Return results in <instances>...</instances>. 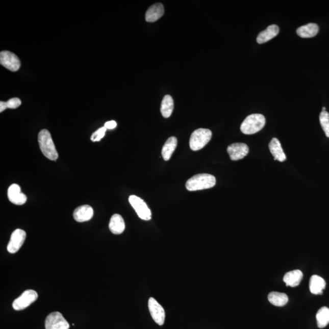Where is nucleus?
<instances>
[{"label":"nucleus","mask_w":329,"mask_h":329,"mask_svg":"<svg viewBox=\"0 0 329 329\" xmlns=\"http://www.w3.org/2000/svg\"><path fill=\"white\" fill-rule=\"evenodd\" d=\"M216 184V179L210 174H198L194 175L187 181L186 189L190 192L211 189Z\"/></svg>","instance_id":"obj_1"},{"label":"nucleus","mask_w":329,"mask_h":329,"mask_svg":"<svg viewBox=\"0 0 329 329\" xmlns=\"http://www.w3.org/2000/svg\"><path fill=\"white\" fill-rule=\"evenodd\" d=\"M38 142L40 150L43 155L51 161H56L58 159V153L53 142L51 134L46 130L40 132Z\"/></svg>","instance_id":"obj_2"},{"label":"nucleus","mask_w":329,"mask_h":329,"mask_svg":"<svg viewBox=\"0 0 329 329\" xmlns=\"http://www.w3.org/2000/svg\"><path fill=\"white\" fill-rule=\"evenodd\" d=\"M265 123V118L263 115L259 114L250 115L247 116L241 123L240 130L244 134H255L263 129Z\"/></svg>","instance_id":"obj_3"},{"label":"nucleus","mask_w":329,"mask_h":329,"mask_svg":"<svg viewBox=\"0 0 329 329\" xmlns=\"http://www.w3.org/2000/svg\"><path fill=\"white\" fill-rule=\"evenodd\" d=\"M212 131L208 129L200 128L193 132L191 135L190 147L193 151H199L205 147L211 140Z\"/></svg>","instance_id":"obj_4"},{"label":"nucleus","mask_w":329,"mask_h":329,"mask_svg":"<svg viewBox=\"0 0 329 329\" xmlns=\"http://www.w3.org/2000/svg\"><path fill=\"white\" fill-rule=\"evenodd\" d=\"M129 202L140 218L145 221H149L151 219V210L140 197L131 195L129 197Z\"/></svg>","instance_id":"obj_5"},{"label":"nucleus","mask_w":329,"mask_h":329,"mask_svg":"<svg viewBox=\"0 0 329 329\" xmlns=\"http://www.w3.org/2000/svg\"><path fill=\"white\" fill-rule=\"evenodd\" d=\"M37 298H38V294L36 291L28 290L24 291L20 296L14 300L12 303V307L14 310L20 311L32 305Z\"/></svg>","instance_id":"obj_6"},{"label":"nucleus","mask_w":329,"mask_h":329,"mask_svg":"<svg viewBox=\"0 0 329 329\" xmlns=\"http://www.w3.org/2000/svg\"><path fill=\"white\" fill-rule=\"evenodd\" d=\"M70 324L60 312H55L47 316L45 329H68Z\"/></svg>","instance_id":"obj_7"},{"label":"nucleus","mask_w":329,"mask_h":329,"mask_svg":"<svg viewBox=\"0 0 329 329\" xmlns=\"http://www.w3.org/2000/svg\"><path fill=\"white\" fill-rule=\"evenodd\" d=\"M0 64L11 71H17L21 66L19 58L14 53L9 51L0 53Z\"/></svg>","instance_id":"obj_8"},{"label":"nucleus","mask_w":329,"mask_h":329,"mask_svg":"<svg viewBox=\"0 0 329 329\" xmlns=\"http://www.w3.org/2000/svg\"><path fill=\"white\" fill-rule=\"evenodd\" d=\"M148 309L153 320L159 325L164 324L165 320V310L153 297H150L148 300Z\"/></svg>","instance_id":"obj_9"},{"label":"nucleus","mask_w":329,"mask_h":329,"mask_svg":"<svg viewBox=\"0 0 329 329\" xmlns=\"http://www.w3.org/2000/svg\"><path fill=\"white\" fill-rule=\"evenodd\" d=\"M27 234L25 231L20 229H17L12 233L10 241L8 243L7 249L9 253L14 254L18 251L20 247L23 246Z\"/></svg>","instance_id":"obj_10"},{"label":"nucleus","mask_w":329,"mask_h":329,"mask_svg":"<svg viewBox=\"0 0 329 329\" xmlns=\"http://www.w3.org/2000/svg\"><path fill=\"white\" fill-rule=\"evenodd\" d=\"M227 151L232 161H239L248 155L249 147L245 143H233L227 147Z\"/></svg>","instance_id":"obj_11"},{"label":"nucleus","mask_w":329,"mask_h":329,"mask_svg":"<svg viewBox=\"0 0 329 329\" xmlns=\"http://www.w3.org/2000/svg\"><path fill=\"white\" fill-rule=\"evenodd\" d=\"M9 200L15 205L21 206L27 202V197L21 192L20 187L16 184H12L8 190Z\"/></svg>","instance_id":"obj_12"},{"label":"nucleus","mask_w":329,"mask_h":329,"mask_svg":"<svg viewBox=\"0 0 329 329\" xmlns=\"http://www.w3.org/2000/svg\"><path fill=\"white\" fill-rule=\"evenodd\" d=\"M93 216V210L89 205H84L78 207L74 210L73 218L75 221L83 222L90 220Z\"/></svg>","instance_id":"obj_13"},{"label":"nucleus","mask_w":329,"mask_h":329,"mask_svg":"<svg viewBox=\"0 0 329 329\" xmlns=\"http://www.w3.org/2000/svg\"><path fill=\"white\" fill-rule=\"evenodd\" d=\"M269 151L274 156V161L284 162L287 157L282 148L281 142L276 138H273L269 143Z\"/></svg>","instance_id":"obj_14"},{"label":"nucleus","mask_w":329,"mask_h":329,"mask_svg":"<svg viewBox=\"0 0 329 329\" xmlns=\"http://www.w3.org/2000/svg\"><path fill=\"white\" fill-rule=\"evenodd\" d=\"M280 33V28L277 25L272 24L269 26L264 31H262L257 37V42L259 44H262L269 41V40L274 38Z\"/></svg>","instance_id":"obj_15"},{"label":"nucleus","mask_w":329,"mask_h":329,"mask_svg":"<svg viewBox=\"0 0 329 329\" xmlns=\"http://www.w3.org/2000/svg\"><path fill=\"white\" fill-rule=\"evenodd\" d=\"M164 8L161 3H156L149 7L145 15L146 20L148 22H155L164 14Z\"/></svg>","instance_id":"obj_16"},{"label":"nucleus","mask_w":329,"mask_h":329,"mask_svg":"<svg viewBox=\"0 0 329 329\" xmlns=\"http://www.w3.org/2000/svg\"><path fill=\"white\" fill-rule=\"evenodd\" d=\"M109 227L110 231L114 234L123 233L125 230V222L123 217L119 214L113 215L110 220Z\"/></svg>","instance_id":"obj_17"},{"label":"nucleus","mask_w":329,"mask_h":329,"mask_svg":"<svg viewBox=\"0 0 329 329\" xmlns=\"http://www.w3.org/2000/svg\"><path fill=\"white\" fill-rule=\"evenodd\" d=\"M319 27L316 23H309L300 27L297 30V35L302 38H311L317 35Z\"/></svg>","instance_id":"obj_18"},{"label":"nucleus","mask_w":329,"mask_h":329,"mask_svg":"<svg viewBox=\"0 0 329 329\" xmlns=\"http://www.w3.org/2000/svg\"><path fill=\"white\" fill-rule=\"evenodd\" d=\"M325 281L324 279L317 275H313L310 278L309 288L310 292L314 294H322L325 288Z\"/></svg>","instance_id":"obj_19"},{"label":"nucleus","mask_w":329,"mask_h":329,"mask_svg":"<svg viewBox=\"0 0 329 329\" xmlns=\"http://www.w3.org/2000/svg\"><path fill=\"white\" fill-rule=\"evenodd\" d=\"M303 278V274L301 271L294 270L287 272L284 277V281L287 286L295 287L298 286Z\"/></svg>","instance_id":"obj_20"},{"label":"nucleus","mask_w":329,"mask_h":329,"mask_svg":"<svg viewBox=\"0 0 329 329\" xmlns=\"http://www.w3.org/2000/svg\"><path fill=\"white\" fill-rule=\"evenodd\" d=\"M178 140L175 137L169 138L163 146L162 156L166 161L170 159L172 155L176 148Z\"/></svg>","instance_id":"obj_21"},{"label":"nucleus","mask_w":329,"mask_h":329,"mask_svg":"<svg viewBox=\"0 0 329 329\" xmlns=\"http://www.w3.org/2000/svg\"><path fill=\"white\" fill-rule=\"evenodd\" d=\"M268 300L272 305L283 307L287 305L288 297L285 293L272 291L268 294Z\"/></svg>","instance_id":"obj_22"},{"label":"nucleus","mask_w":329,"mask_h":329,"mask_svg":"<svg viewBox=\"0 0 329 329\" xmlns=\"http://www.w3.org/2000/svg\"><path fill=\"white\" fill-rule=\"evenodd\" d=\"M174 109V101L170 95H167L163 98L161 112L163 117L167 118L170 117Z\"/></svg>","instance_id":"obj_23"},{"label":"nucleus","mask_w":329,"mask_h":329,"mask_svg":"<svg viewBox=\"0 0 329 329\" xmlns=\"http://www.w3.org/2000/svg\"><path fill=\"white\" fill-rule=\"evenodd\" d=\"M319 328H324L329 323V309L327 307H322L318 310L316 316Z\"/></svg>","instance_id":"obj_24"},{"label":"nucleus","mask_w":329,"mask_h":329,"mask_svg":"<svg viewBox=\"0 0 329 329\" xmlns=\"http://www.w3.org/2000/svg\"><path fill=\"white\" fill-rule=\"evenodd\" d=\"M21 100L18 98H13L9 99L8 102H0V112H2L6 109H17L21 105Z\"/></svg>","instance_id":"obj_25"},{"label":"nucleus","mask_w":329,"mask_h":329,"mask_svg":"<svg viewBox=\"0 0 329 329\" xmlns=\"http://www.w3.org/2000/svg\"><path fill=\"white\" fill-rule=\"evenodd\" d=\"M319 121L325 136L329 138V113L327 111H322L319 115Z\"/></svg>","instance_id":"obj_26"},{"label":"nucleus","mask_w":329,"mask_h":329,"mask_svg":"<svg viewBox=\"0 0 329 329\" xmlns=\"http://www.w3.org/2000/svg\"><path fill=\"white\" fill-rule=\"evenodd\" d=\"M107 129L104 126L99 128L98 130L95 132L91 136L90 139L93 142H99L103 137H105L106 132Z\"/></svg>","instance_id":"obj_27"},{"label":"nucleus","mask_w":329,"mask_h":329,"mask_svg":"<svg viewBox=\"0 0 329 329\" xmlns=\"http://www.w3.org/2000/svg\"><path fill=\"white\" fill-rule=\"evenodd\" d=\"M105 127L106 128V129L113 130L117 127V123H116V121L114 120L109 121L106 122V123L105 124Z\"/></svg>","instance_id":"obj_28"},{"label":"nucleus","mask_w":329,"mask_h":329,"mask_svg":"<svg viewBox=\"0 0 329 329\" xmlns=\"http://www.w3.org/2000/svg\"><path fill=\"white\" fill-rule=\"evenodd\" d=\"M322 111H326V108H325V107L322 108Z\"/></svg>","instance_id":"obj_29"}]
</instances>
